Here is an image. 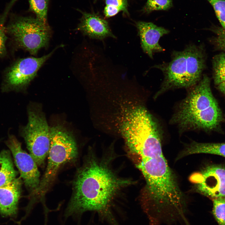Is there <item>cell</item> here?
Listing matches in <instances>:
<instances>
[{
	"instance_id": "1",
	"label": "cell",
	"mask_w": 225,
	"mask_h": 225,
	"mask_svg": "<svg viewBox=\"0 0 225 225\" xmlns=\"http://www.w3.org/2000/svg\"><path fill=\"white\" fill-rule=\"evenodd\" d=\"M138 167L147 182L142 207L149 225L185 224L187 203L163 155L142 159Z\"/></svg>"
},
{
	"instance_id": "2",
	"label": "cell",
	"mask_w": 225,
	"mask_h": 225,
	"mask_svg": "<svg viewBox=\"0 0 225 225\" xmlns=\"http://www.w3.org/2000/svg\"><path fill=\"white\" fill-rule=\"evenodd\" d=\"M129 182L118 178L103 163L87 160L75 174L65 216L93 211L110 225H119L111 209V202L118 189Z\"/></svg>"
},
{
	"instance_id": "3",
	"label": "cell",
	"mask_w": 225,
	"mask_h": 225,
	"mask_svg": "<svg viewBox=\"0 0 225 225\" xmlns=\"http://www.w3.org/2000/svg\"><path fill=\"white\" fill-rule=\"evenodd\" d=\"M222 119L210 79L204 75L181 103L172 121L182 129L210 130L217 128Z\"/></svg>"
},
{
	"instance_id": "4",
	"label": "cell",
	"mask_w": 225,
	"mask_h": 225,
	"mask_svg": "<svg viewBox=\"0 0 225 225\" xmlns=\"http://www.w3.org/2000/svg\"><path fill=\"white\" fill-rule=\"evenodd\" d=\"M122 130L128 146L142 159L163 154L157 125L145 108L137 107L128 112Z\"/></svg>"
},
{
	"instance_id": "5",
	"label": "cell",
	"mask_w": 225,
	"mask_h": 225,
	"mask_svg": "<svg viewBox=\"0 0 225 225\" xmlns=\"http://www.w3.org/2000/svg\"><path fill=\"white\" fill-rule=\"evenodd\" d=\"M205 62L202 46L191 44L182 51H173L170 62L153 66L161 70L164 76L161 91L194 86L200 79Z\"/></svg>"
},
{
	"instance_id": "6",
	"label": "cell",
	"mask_w": 225,
	"mask_h": 225,
	"mask_svg": "<svg viewBox=\"0 0 225 225\" xmlns=\"http://www.w3.org/2000/svg\"><path fill=\"white\" fill-rule=\"evenodd\" d=\"M51 144L46 171L35 192L30 197V202L34 204L42 200L52 183L60 167L77 158L78 149L72 136L60 126L50 128Z\"/></svg>"
},
{
	"instance_id": "7",
	"label": "cell",
	"mask_w": 225,
	"mask_h": 225,
	"mask_svg": "<svg viewBox=\"0 0 225 225\" xmlns=\"http://www.w3.org/2000/svg\"><path fill=\"white\" fill-rule=\"evenodd\" d=\"M6 31L16 47L33 55L48 45L51 34L48 23L36 17L15 14L11 15Z\"/></svg>"
},
{
	"instance_id": "8",
	"label": "cell",
	"mask_w": 225,
	"mask_h": 225,
	"mask_svg": "<svg viewBox=\"0 0 225 225\" xmlns=\"http://www.w3.org/2000/svg\"><path fill=\"white\" fill-rule=\"evenodd\" d=\"M49 128L45 118L33 111L28 112V121L22 128L21 135L30 154L39 166L43 164L51 144Z\"/></svg>"
},
{
	"instance_id": "9",
	"label": "cell",
	"mask_w": 225,
	"mask_h": 225,
	"mask_svg": "<svg viewBox=\"0 0 225 225\" xmlns=\"http://www.w3.org/2000/svg\"><path fill=\"white\" fill-rule=\"evenodd\" d=\"M55 50V49L48 54L41 57L23 58L12 63L3 73L1 87L2 92L18 91L26 86Z\"/></svg>"
},
{
	"instance_id": "10",
	"label": "cell",
	"mask_w": 225,
	"mask_h": 225,
	"mask_svg": "<svg viewBox=\"0 0 225 225\" xmlns=\"http://www.w3.org/2000/svg\"><path fill=\"white\" fill-rule=\"evenodd\" d=\"M5 143L13 156L20 177L29 191L30 197L35 192L40 184V174L37 165L31 155L22 149L21 142L14 135L9 134Z\"/></svg>"
},
{
	"instance_id": "11",
	"label": "cell",
	"mask_w": 225,
	"mask_h": 225,
	"mask_svg": "<svg viewBox=\"0 0 225 225\" xmlns=\"http://www.w3.org/2000/svg\"><path fill=\"white\" fill-rule=\"evenodd\" d=\"M191 178L196 183L198 192L212 199L225 198V166L208 165Z\"/></svg>"
},
{
	"instance_id": "12",
	"label": "cell",
	"mask_w": 225,
	"mask_h": 225,
	"mask_svg": "<svg viewBox=\"0 0 225 225\" xmlns=\"http://www.w3.org/2000/svg\"><path fill=\"white\" fill-rule=\"evenodd\" d=\"M143 51L151 58L154 52H163L165 49L159 44V41L169 31L152 22L138 21L136 23Z\"/></svg>"
},
{
	"instance_id": "13",
	"label": "cell",
	"mask_w": 225,
	"mask_h": 225,
	"mask_svg": "<svg viewBox=\"0 0 225 225\" xmlns=\"http://www.w3.org/2000/svg\"><path fill=\"white\" fill-rule=\"evenodd\" d=\"M82 16L78 29L92 38L102 39L108 37L115 38L112 33L108 22L94 13L81 11Z\"/></svg>"
},
{
	"instance_id": "14",
	"label": "cell",
	"mask_w": 225,
	"mask_h": 225,
	"mask_svg": "<svg viewBox=\"0 0 225 225\" xmlns=\"http://www.w3.org/2000/svg\"><path fill=\"white\" fill-rule=\"evenodd\" d=\"M22 182L20 177L0 187V212L2 214L12 216L17 214Z\"/></svg>"
},
{
	"instance_id": "15",
	"label": "cell",
	"mask_w": 225,
	"mask_h": 225,
	"mask_svg": "<svg viewBox=\"0 0 225 225\" xmlns=\"http://www.w3.org/2000/svg\"><path fill=\"white\" fill-rule=\"evenodd\" d=\"M10 150H2L0 152V187L12 182L17 177L18 172L14 167Z\"/></svg>"
},
{
	"instance_id": "16",
	"label": "cell",
	"mask_w": 225,
	"mask_h": 225,
	"mask_svg": "<svg viewBox=\"0 0 225 225\" xmlns=\"http://www.w3.org/2000/svg\"><path fill=\"white\" fill-rule=\"evenodd\" d=\"M207 153L225 157V143H199L193 142L181 153L179 158L196 153Z\"/></svg>"
},
{
	"instance_id": "17",
	"label": "cell",
	"mask_w": 225,
	"mask_h": 225,
	"mask_svg": "<svg viewBox=\"0 0 225 225\" xmlns=\"http://www.w3.org/2000/svg\"><path fill=\"white\" fill-rule=\"evenodd\" d=\"M105 6L104 13L107 18L117 15L120 12L128 14L127 0H105Z\"/></svg>"
},
{
	"instance_id": "18",
	"label": "cell",
	"mask_w": 225,
	"mask_h": 225,
	"mask_svg": "<svg viewBox=\"0 0 225 225\" xmlns=\"http://www.w3.org/2000/svg\"><path fill=\"white\" fill-rule=\"evenodd\" d=\"M29 11L34 13L36 17L48 23L47 17L49 0H28Z\"/></svg>"
},
{
	"instance_id": "19",
	"label": "cell",
	"mask_w": 225,
	"mask_h": 225,
	"mask_svg": "<svg viewBox=\"0 0 225 225\" xmlns=\"http://www.w3.org/2000/svg\"><path fill=\"white\" fill-rule=\"evenodd\" d=\"M12 6V3H8L0 17V58L5 56L7 54L6 43L7 37L5 23L8 12Z\"/></svg>"
},
{
	"instance_id": "20",
	"label": "cell",
	"mask_w": 225,
	"mask_h": 225,
	"mask_svg": "<svg viewBox=\"0 0 225 225\" xmlns=\"http://www.w3.org/2000/svg\"><path fill=\"white\" fill-rule=\"evenodd\" d=\"M173 0H147L142 11L149 13L154 11L167 10L172 6Z\"/></svg>"
},
{
	"instance_id": "21",
	"label": "cell",
	"mask_w": 225,
	"mask_h": 225,
	"mask_svg": "<svg viewBox=\"0 0 225 225\" xmlns=\"http://www.w3.org/2000/svg\"><path fill=\"white\" fill-rule=\"evenodd\" d=\"M213 215L219 225H225V198L212 199Z\"/></svg>"
},
{
	"instance_id": "22",
	"label": "cell",
	"mask_w": 225,
	"mask_h": 225,
	"mask_svg": "<svg viewBox=\"0 0 225 225\" xmlns=\"http://www.w3.org/2000/svg\"><path fill=\"white\" fill-rule=\"evenodd\" d=\"M212 6L222 28L225 30V0H208Z\"/></svg>"
},
{
	"instance_id": "23",
	"label": "cell",
	"mask_w": 225,
	"mask_h": 225,
	"mask_svg": "<svg viewBox=\"0 0 225 225\" xmlns=\"http://www.w3.org/2000/svg\"><path fill=\"white\" fill-rule=\"evenodd\" d=\"M215 34L213 42L216 48L225 53V30L222 28L213 29Z\"/></svg>"
},
{
	"instance_id": "24",
	"label": "cell",
	"mask_w": 225,
	"mask_h": 225,
	"mask_svg": "<svg viewBox=\"0 0 225 225\" xmlns=\"http://www.w3.org/2000/svg\"><path fill=\"white\" fill-rule=\"evenodd\" d=\"M218 89L225 95V81L217 85Z\"/></svg>"
},
{
	"instance_id": "25",
	"label": "cell",
	"mask_w": 225,
	"mask_h": 225,
	"mask_svg": "<svg viewBox=\"0 0 225 225\" xmlns=\"http://www.w3.org/2000/svg\"><path fill=\"white\" fill-rule=\"evenodd\" d=\"M186 225H191L188 220L186 221Z\"/></svg>"
},
{
	"instance_id": "26",
	"label": "cell",
	"mask_w": 225,
	"mask_h": 225,
	"mask_svg": "<svg viewBox=\"0 0 225 225\" xmlns=\"http://www.w3.org/2000/svg\"><path fill=\"white\" fill-rule=\"evenodd\" d=\"M1 139H0V142L1 141Z\"/></svg>"
}]
</instances>
